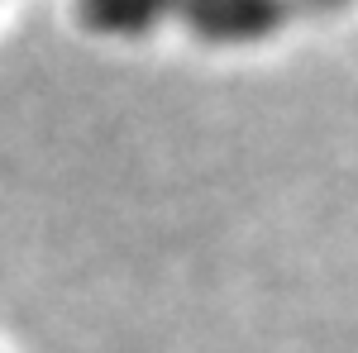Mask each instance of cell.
Returning a JSON list of instances; mask_svg holds the SVG:
<instances>
[{
    "instance_id": "1",
    "label": "cell",
    "mask_w": 358,
    "mask_h": 353,
    "mask_svg": "<svg viewBox=\"0 0 358 353\" xmlns=\"http://www.w3.org/2000/svg\"><path fill=\"white\" fill-rule=\"evenodd\" d=\"M306 15L301 0H182L177 20L192 29L201 43H258Z\"/></svg>"
},
{
    "instance_id": "2",
    "label": "cell",
    "mask_w": 358,
    "mask_h": 353,
    "mask_svg": "<svg viewBox=\"0 0 358 353\" xmlns=\"http://www.w3.org/2000/svg\"><path fill=\"white\" fill-rule=\"evenodd\" d=\"M182 0H77V20L106 38H143L163 20H177Z\"/></svg>"
},
{
    "instance_id": "3",
    "label": "cell",
    "mask_w": 358,
    "mask_h": 353,
    "mask_svg": "<svg viewBox=\"0 0 358 353\" xmlns=\"http://www.w3.org/2000/svg\"><path fill=\"white\" fill-rule=\"evenodd\" d=\"M339 5H349V0H301V10H339Z\"/></svg>"
}]
</instances>
